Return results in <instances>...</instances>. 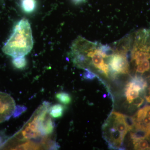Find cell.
<instances>
[{
	"label": "cell",
	"instance_id": "cell-14",
	"mask_svg": "<svg viewBox=\"0 0 150 150\" xmlns=\"http://www.w3.org/2000/svg\"><path fill=\"white\" fill-rule=\"evenodd\" d=\"M144 101V100L143 98L139 97H138L137 98L133 100V102L134 105H136L137 107H139L143 104Z\"/></svg>",
	"mask_w": 150,
	"mask_h": 150
},
{
	"label": "cell",
	"instance_id": "cell-15",
	"mask_svg": "<svg viewBox=\"0 0 150 150\" xmlns=\"http://www.w3.org/2000/svg\"><path fill=\"white\" fill-rule=\"evenodd\" d=\"M16 106V108L15 111L13 115H14L15 117H16L18 115H20L21 114L23 111L25 109H26L24 108L23 106Z\"/></svg>",
	"mask_w": 150,
	"mask_h": 150
},
{
	"label": "cell",
	"instance_id": "cell-7",
	"mask_svg": "<svg viewBox=\"0 0 150 150\" xmlns=\"http://www.w3.org/2000/svg\"><path fill=\"white\" fill-rule=\"evenodd\" d=\"M130 82L140 87L142 91H144L147 86V82L142 76L135 75L131 79Z\"/></svg>",
	"mask_w": 150,
	"mask_h": 150
},
{
	"label": "cell",
	"instance_id": "cell-1",
	"mask_svg": "<svg viewBox=\"0 0 150 150\" xmlns=\"http://www.w3.org/2000/svg\"><path fill=\"white\" fill-rule=\"evenodd\" d=\"M113 53L112 45L92 42L79 36L73 41L70 54L73 63L78 68L90 71L95 68L98 73L108 77V59Z\"/></svg>",
	"mask_w": 150,
	"mask_h": 150
},
{
	"label": "cell",
	"instance_id": "cell-2",
	"mask_svg": "<svg viewBox=\"0 0 150 150\" xmlns=\"http://www.w3.org/2000/svg\"><path fill=\"white\" fill-rule=\"evenodd\" d=\"M32 30L29 21L22 18L14 26L12 33L3 48V51L13 58L24 56L33 47Z\"/></svg>",
	"mask_w": 150,
	"mask_h": 150
},
{
	"label": "cell",
	"instance_id": "cell-3",
	"mask_svg": "<svg viewBox=\"0 0 150 150\" xmlns=\"http://www.w3.org/2000/svg\"><path fill=\"white\" fill-rule=\"evenodd\" d=\"M16 107L10 95L0 92V123L7 121L13 115Z\"/></svg>",
	"mask_w": 150,
	"mask_h": 150
},
{
	"label": "cell",
	"instance_id": "cell-12",
	"mask_svg": "<svg viewBox=\"0 0 150 150\" xmlns=\"http://www.w3.org/2000/svg\"><path fill=\"white\" fill-rule=\"evenodd\" d=\"M124 118L128 131H132L134 129L135 126V121L134 117L128 115H124Z\"/></svg>",
	"mask_w": 150,
	"mask_h": 150
},
{
	"label": "cell",
	"instance_id": "cell-18",
	"mask_svg": "<svg viewBox=\"0 0 150 150\" xmlns=\"http://www.w3.org/2000/svg\"><path fill=\"white\" fill-rule=\"evenodd\" d=\"M3 142V139L1 137H0V146H1L2 144V143Z\"/></svg>",
	"mask_w": 150,
	"mask_h": 150
},
{
	"label": "cell",
	"instance_id": "cell-19",
	"mask_svg": "<svg viewBox=\"0 0 150 150\" xmlns=\"http://www.w3.org/2000/svg\"><path fill=\"white\" fill-rule=\"evenodd\" d=\"M148 90H149V94L150 95V86L149 87V89Z\"/></svg>",
	"mask_w": 150,
	"mask_h": 150
},
{
	"label": "cell",
	"instance_id": "cell-13",
	"mask_svg": "<svg viewBox=\"0 0 150 150\" xmlns=\"http://www.w3.org/2000/svg\"><path fill=\"white\" fill-rule=\"evenodd\" d=\"M97 77H98L97 75L88 70H85V72L84 73L83 78L86 79L92 80Z\"/></svg>",
	"mask_w": 150,
	"mask_h": 150
},
{
	"label": "cell",
	"instance_id": "cell-4",
	"mask_svg": "<svg viewBox=\"0 0 150 150\" xmlns=\"http://www.w3.org/2000/svg\"><path fill=\"white\" fill-rule=\"evenodd\" d=\"M131 137L133 139L134 144L140 140L149 138L150 136V131L143 129H136L134 132H131Z\"/></svg>",
	"mask_w": 150,
	"mask_h": 150
},
{
	"label": "cell",
	"instance_id": "cell-5",
	"mask_svg": "<svg viewBox=\"0 0 150 150\" xmlns=\"http://www.w3.org/2000/svg\"><path fill=\"white\" fill-rule=\"evenodd\" d=\"M63 105L59 104L53 105L50 108L49 114L51 117L55 118H61L63 115L64 111Z\"/></svg>",
	"mask_w": 150,
	"mask_h": 150
},
{
	"label": "cell",
	"instance_id": "cell-17",
	"mask_svg": "<svg viewBox=\"0 0 150 150\" xmlns=\"http://www.w3.org/2000/svg\"><path fill=\"white\" fill-rule=\"evenodd\" d=\"M146 98L147 102L150 103V95L148 96H146Z\"/></svg>",
	"mask_w": 150,
	"mask_h": 150
},
{
	"label": "cell",
	"instance_id": "cell-10",
	"mask_svg": "<svg viewBox=\"0 0 150 150\" xmlns=\"http://www.w3.org/2000/svg\"><path fill=\"white\" fill-rule=\"evenodd\" d=\"M139 91L134 89L126 88V95L127 101L129 103L133 102L134 99L139 96Z\"/></svg>",
	"mask_w": 150,
	"mask_h": 150
},
{
	"label": "cell",
	"instance_id": "cell-8",
	"mask_svg": "<svg viewBox=\"0 0 150 150\" xmlns=\"http://www.w3.org/2000/svg\"><path fill=\"white\" fill-rule=\"evenodd\" d=\"M56 98L62 104L68 105L71 101V98L69 93L66 92H60L57 93L56 95Z\"/></svg>",
	"mask_w": 150,
	"mask_h": 150
},
{
	"label": "cell",
	"instance_id": "cell-9",
	"mask_svg": "<svg viewBox=\"0 0 150 150\" xmlns=\"http://www.w3.org/2000/svg\"><path fill=\"white\" fill-rule=\"evenodd\" d=\"M12 63L13 66L18 69H23L27 64V62L24 56L13 58Z\"/></svg>",
	"mask_w": 150,
	"mask_h": 150
},
{
	"label": "cell",
	"instance_id": "cell-16",
	"mask_svg": "<svg viewBox=\"0 0 150 150\" xmlns=\"http://www.w3.org/2000/svg\"><path fill=\"white\" fill-rule=\"evenodd\" d=\"M144 111L146 115L150 116V105L146 106L143 108Z\"/></svg>",
	"mask_w": 150,
	"mask_h": 150
},
{
	"label": "cell",
	"instance_id": "cell-6",
	"mask_svg": "<svg viewBox=\"0 0 150 150\" xmlns=\"http://www.w3.org/2000/svg\"><path fill=\"white\" fill-rule=\"evenodd\" d=\"M21 8L27 13H31L35 10L36 6L35 0H21Z\"/></svg>",
	"mask_w": 150,
	"mask_h": 150
},
{
	"label": "cell",
	"instance_id": "cell-20",
	"mask_svg": "<svg viewBox=\"0 0 150 150\" xmlns=\"http://www.w3.org/2000/svg\"><path fill=\"white\" fill-rule=\"evenodd\" d=\"M106 96H107V95H106V94H104V95L103 96V97L104 98L106 97Z\"/></svg>",
	"mask_w": 150,
	"mask_h": 150
},
{
	"label": "cell",
	"instance_id": "cell-11",
	"mask_svg": "<svg viewBox=\"0 0 150 150\" xmlns=\"http://www.w3.org/2000/svg\"><path fill=\"white\" fill-rule=\"evenodd\" d=\"M134 144L135 149L146 150L148 149H150L149 143L146 140H144V139L138 141Z\"/></svg>",
	"mask_w": 150,
	"mask_h": 150
}]
</instances>
